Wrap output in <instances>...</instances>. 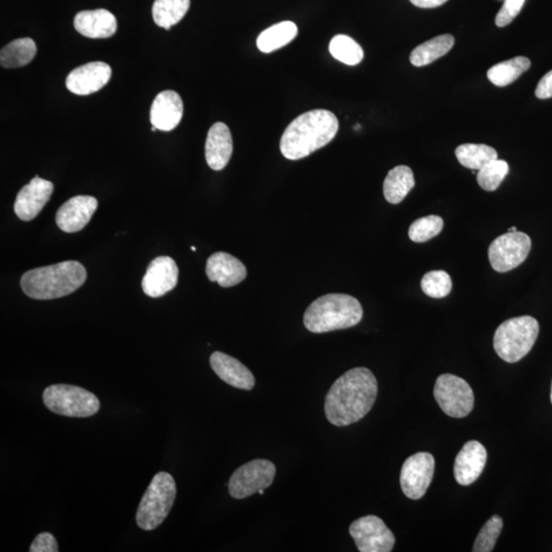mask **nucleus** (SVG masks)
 <instances>
[{
    "instance_id": "f3484780",
    "label": "nucleus",
    "mask_w": 552,
    "mask_h": 552,
    "mask_svg": "<svg viewBox=\"0 0 552 552\" xmlns=\"http://www.w3.org/2000/svg\"><path fill=\"white\" fill-rule=\"evenodd\" d=\"M487 462V450L480 442L469 441L457 454L454 464V477L462 486L479 479Z\"/></svg>"
},
{
    "instance_id": "4be33fe9",
    "label": "nucleus",
    "mask_w": 552,
    "mask_h": 552,
    "mask_svg": "<svg viewBox=\"0 0 552 552\" xmlns=\"http://www.w3.org/2000/svg\"><path fill=\"white\" fill-rule=\"evenodd\" d=\"M74 27L81 35L92 39L109 38L118 28L116 17L106 10L83 11L74 19Z\"/></svg>"
},
{
    "instance_id": "5701e85b",
    "label": "nucleus",
    "mask_w": 552,
    "mask_h": 552,
    "mask_svg": "<svg viewBox=\"0 0 552 552\" xmlns=\"http://www.w3.org/2000/svg\"><path fill=\"white\" fill-rule=\"evenodd\" d=\"M414 185L413 170L407 166H397L389 171L383 181V196L390 204H399L413 190Z\"/></svg>"
},
{
    "instance_id": "c85d7f7f",
    "label": "nucleus",
    "mask_w": 552,
    "mask_h": 552,
    "mask_svg": "<svg viewBox=\"0 0 552 552\" xmlns=\"http://www.w3.org/2000/svg\"><path fill=\"white\" fill-rule=\"evenodd\" d=\"M455 156L469 170H480L489 162L498 159V154L486 145L464 144L457 147Z\"/></svg>"
},
{
    "instance_id": "aec40b11",
    "label": "nucleus",
    "mask_w": 552,
    "mask_h": 552,
    "mask_svg": "<svg viewBox=\"0 0 552 552\" xmlns=\"http://www.w3.org/2000/svg\"><path fill=\"white\" fill-rule=\"evenodd\" d=\"M233 141L230 128L225 123H215L208 132L205 146L207 164L211 170H225L232 158Z\"/></svg>"
},
{
    "instance_id": "2f4dec72",
    "label": "nucleus",
    "mask_w": 552,
    "mask_h": 552,
    "mask_svg": "<svg viewBox=\"0 0 552 552\" xmlns=\"http://www.w3.org/2000/svg\"><path fill=\"white\" fill-rule=\"evenodd\" d=\"M422 292L429 297L441 299L447 297L453 288V280L446 272L434 271L423 275L421 282Z\"/></svg>"
},
{
    "instance_id": "ea45409f",
    "label": "nucleus",
    "mask_w": 552,
    "mask_h": 552,
    "mask_svg": "<svg viewBox=\"0 0 552 552\" xmlns=\"http://www.w3.org/2000/svg\"><path fill=\"white\" fill-rule=\"evenodd\" d=\"M509 232H517V227H511L510 230Z\"/></svg>"
},
{
    "instance_id": "cd10ccee",
    "label": "nucleus",
    "mask_w": 552,
    "mask_h": 552,
    "mask_svg": "<svg viewBox=\"0 0 552 552\" xmlns=\"http://www.w3.org/2000/svg\"><path fill=\"white\" fill-rule=\"evenodd\" d=\"M531 62L528 58L517 57L504 60L488 70V79L496 86L503 87L514 83L518 77L530 69Z\"/></svg>"
},
{
    "instance_id": "ddd939ff",
    "label": "nucleus",
    "mask_w": 552,
    "mask_h": 552,
    "mask_svg": "<svg viewBox=\"0 0 552 552\" xmlns=\"http://www.w3.org/2000/svg\"><path fill=\"white\" fill-rule=\"evenodd\" d=\"M178 281V267L175 261L161 256L154 259L147 266L144 276L143 286L144 293L149 297L159 298L177 287Z\"/></svg>"
},
{
    "instance_id": "4468645a",
    "label": "nucleus",
    "mask_w": 552,
    "mask_h": 552,
    "mask_svg": "<svg viewBox=\"0 0 552 552\" xmlns=\"http://www.w3.org/2000/svg\"><path fill=\"white\" fill-rule=\"evenodd\" d=\"M111 67L104 62H91L74 69L67 77L66 85L74 94L90 96L109 83Z\"/></svg>"
},
{
    "instance_id": "79ce46f5",
    "label": "nucleus",
    "mask_w": 552,
    "mask_h": 552,
    "mask_svg": "<svg viewBox=\"0 0 552 552\" xmlns=\"http://www.w3.org/2000/svg\"><path fill=\"white\" fill-rule=\"evenodd\" d=\"M192 250H193V251H197L196 247H192Z\"/></svg>"
},
{
    "instance_id": "412c9836",
    "label": "nucleus",
    "mask_w": 552,
    "mask_h": 552,
    "mask_svg": "<svg viewBox=\"0 0 552 552\" xmlns=\"http://www.w3.org/2000/svg\"><path fill=\"white\" fill-rule=\"evenodd\" d=\"M210 365L214 373L232 387L251 391L255 386L253 374L242 363L233 357L222 352H214L210 357Z\"/></svg>"
},
{
    "instance_id": "b1692460",
    "label": "nucleus",
    "mask_w": 552,
    "mask_h": 552,
    "mask_svg": "<svg viewBox=\"0 0 552 552\" xmlns=\"http://www.w3.org/2000/svg\"><path fill=\"white\" fill-rule=\"evenodd\" d=\"M37 53V46L31 38L13 40L0 51V65L5 69L21 68L32 62Z\"/></svg>"
},
{
    "instance_id": "9b49d317",
    "label": "nucleus",
    "mask_w": 552,
    "mask_h": 552,
    "mask_svg": "<svg viewBox=\"0 0 552 552\" xmlns=\"http://www.w3.org/2000/svg\"><path fill=\"white\" fill-rule=\"evenodd\" d=\"M360 552H390L395 545V536L382 518L367 516L351 524L349 529Z\"/></svg>"
},
{
    "instance_id": "dca6fc26",
    "label": "nucleus",
    "mask_w": 552,
    "mask_h": 552,
    "mask_svg": "<svg viewBox=\"0 0 552 552\" xmlns=\"http://www.w3.org/2000/svg\"><path fill=\"white\" fill-rule=\"evenodd\" d=\"M99 203L91 196H77L67 201L56 215L57 225L60 231L68 233H78L90 224Z\"/></svg>"
},
{
    "instance_id": "72a5a7b5",
    "label": "nucleus",
    "mask_w": 552,
    "mask_h": 552,
    "mask_svg": "<svg viewBox=\"0 0 552 552\" xmlns=\"http://www.w3.org/2000/svg\"><path fill=\"white\" fill-rule=\"evenodd\" d=\"M503 528V521L500 516H493L484 524L479 535L477 536L473 551L491 552L495 548V544Z\"/></svg>"
},
{
    "instance_id": "c756f323",
    "label": "nucleus",
    "mask_w": 552,
    "mask_h": 552,
    "mask_svg": "<svg viewBox=\"0 0 552 552\" xmlns=\"http://www.w3.org/2000/svg\"><path fill=\"white\" fill-rule=\"evenodd\" d=\"M329 52L340 62L349 66L359 65L365 52L354 39L347 35H335L329 43Z\"/></svg>"
},
{
    "instance_id": "a878e982",
    "label": "nucleus",
    "mask_w": 552,
    "mask_h": 552,
    "mask_svg": "<svg viewBox=\"0 0 552 552\" xmlns=\"http://www.w3.org/2000/svg\"><path fill=\"white\" fill-rule=\"evenodd\" d=\"M455 39L453 35H444L428 40L413 51L410 55V63L415 67H423L432 64L438 59L446 56L453 49Z\"/></svg>"
},
{
    "instance_id": "bb28decb",
    "label": "nucleus",
    "mask_w": 552,
    "mask_h": 552,
    "mask_svg": "<svg viewBox=\"0 0 552 552\" xmlns=\"http://www.w3.org/2000/svg\"><path fill=\"white\" fill-rule=\"evenodd\" d=\"M190 6L191 0H154V21L162 28L170 30L185 18Z\"/></svg>"
},
{
    "instance_id": "393cba45",
    "label": "nucleus",
    "mask_w": 552,
    "mask_h": 552,
    "mask_svg": "<svg viewBox=\"0 0 552 552\" xmlns=\"http://www.w3.org/2000/svg\"><path fill=\"white\" fill-rule=\"evenodd\" d=\"M297 35V25L291 21L281 22L262 32L257 39V46L262 52L271 53L292 43Z\"/></svg>"
},
{
    "instance_id": "f8f14e48",
    "label": "nucleus",
    "mask_w": 552,
    "mask_h": 552,
    "mask_svg": "<svg viewBox=\"0 0 552 552\" xmlns=\"http://www.w3.org/2000/svg\"><path fill=\"white\" fill-rule=\"evenodd\" d=\"M435 472L434 456L419 453L409 456L403 463L400 484L403 493L410 500L417 501L426 494Z\"/></svg>"
},
{
    "instance_id": "4c0bfd02",
    "label": "nucleus",
    "mask_w": 552,
    "mask_h": 552,
    "mask_svg": "<svg viewBox=\"0 0 552 552\" xmlns=\"http://www.w3.org/2000/svg\"><path fill=\"white\" fill-rule=\"evenodd\" d=\"M414 5L421 9H435L446 4L448 0H409Z\"/></svg>"
},
{
    "instance_id": "c9c22d12",
    "label": "nucleus",
    "mask_w": 552,
    "mask_h": 552,
    "mask_svg": "<svg viewBox=\"0 0 552 552\" xmlns=\"http://www.w3.org/2000/svg\"><path fill=\"white\" fill-rule=\"evenodd\" d=\"M59 547L56 538L49 532H43L36 536L32 542L30 552H58Z\"/></svg>"
},
{
    "instance_id": "39448f33",
    "label": "nucleus",
    "mask_w": 552,
    "mask_h": 552,
    "mask_svg": "<svg viewBox=\"0 0 552 552\" xmlns=\"http://www.w3.org/2000/svg\"><path fill=\"white\" fill-rule=\"evenodd\" d=\"M540 335V323L524 315L501 323L496 329L493 345L495 352L509 363L520 361L533 348Z\"/></svg>"
},
{
    "instance_id": "9d476101",
    "label": "nucleus",
    "mask_w": 552,
    "mask_h": 552,
    "mask_svg": "<svg viewBox=\"0 0 552 552\" xmlns=\"http://www.w3.org/2000/svg\"><path fill=\"white\" fill-rule=\"evenodd\" d=\"M275 474L273 462L266 460L252 461L235 470L228 483V490L235 500H244L258 493L261 489L271 487Z\"/></svg>"
},
{
    "instance_id": "f704fd0d",
    "label": "nucleus",
    "mask_w": 552,
    "mask_h": 552,
    "mask_svg": "<svg viewBox=\"0 0 552 552\" xmlns=\"http://www.w3.org/2000/svg\"><path fill=\"white\" fill-rule=\"evenodd\" d=\"M524 4V0H506L502 8L496 15V26L500 27V28H503V27L513 22L523 9Z\"/></svg>"
},
{
    "instance_id": "473e14b6",
    "label": "nucleus",
    "mask_w": 552,
    "mask_h": 552,
    "mask_svg": "<svg viewBox=\"0 0 552 552\" xmlns=\"http://www.w3.org/2000/svg\"><path fill=\"white\" fill-rule=\"evenodd\" d=\"M444 226L443 219L437 215L417 219L409 227V239L414 242H425L439 234Z\"/></svg>"
},
{
    "instance_id": "6e6552de",
    "label": "nucleus",
    "mask_w": 552,
    "mask_h": 552,
    "mask_svg": "<svg viewBox=\"0 0 552 552\" xmlns=\"http://www.w3.org/2000/svg\"><path fill=\"white\" fill-rule=\"evenodd\" d=\"M434 396L443 412L455 419L468 416L475 406L472 388L466 381L454 375H441L437 379Z\"/></svg>"
},
{
    "instance_id": "a19ab883",
    "label": "nucleus",
    "mask_w": 552,
    "mask_h": 552,
    "mask_svg": "<svg viewBox=\"0 0 552 552\" xmlns=\"http://www.w3.org/2000/svg\"><path fill=\"white\" fill-rule=\"evenodd\" d=\"M550 400H551V403H552V382H551V393H550Z\"/></svg>"
},
{
    "instance_id": "7ed1b4c3",
    "label": "nucleus",
    "mask_w": 552,
    "mask_h": 552,
    "mask_svg": "<svg viewBox=\"0 0 552 552\" xmlns=\"http://www.w3.org/2000/svg\"><path fill=\"white\" fill-rule=\"evenodd\" d=\"M86 278V269L78 261H65L26 272L21 279V287L32 299L52 300L77 291Z\"/></svg>"
},
{
    "instance_id": "f257e3e1",
    "label": "nucleus",
    "mask_w": 552,
    "mask_h": 552,
    "mask_svg": "<svg viewBox=\"0 0 552 552\" xmlns=\"http://www.w3.org/2000/svg\"><path fill=\"white\" fill-rule=\"evenodd\" d=\"M378 382L366 367H356L341 375L327 395V419L335 427L352 425L363 419L375 406Z\"/></svg>"
},
{
    "instance_id": "e433bc0d",
    "label": "nucleus",
    "mask_w": 552,
    "mask_h": 552,
    "mask_svg": "<svg viewBox=\"0 0 552 552\" xmlns=\"http://www.w3.org/2000/svg\"><path fill=\"white\" fill-rule=\"evenodd\" d=\"M535 94L540 99L552 98V70L540 81L536 87Z\"/></svg>"
},
{
    "instance_id": "0eeeda50",
    "label": "nucleus",
    "mask_w": 552,
    "mask_h": 552,
    "mask_svg": "<svg viewBox=\"0 0 552 552\" xmlns=\"http://www.w3.org/2000/svg\"><path fill=\"white\" fill-rule=\"evenodd\" d=\"M45 406L53 414L69 417H90L96 414L100 403L96 395L72 385H51L43 392Z\"/></svg>"
},
{
    "instance_id": "7c9ffc66",
    "label": "nucleus",
    "mask_w": 552,
    "mask_h": 552,
    "mask_svg": "<svg viewBox=\"0 0 552 552\" xmlns=\"http://www.w3.org/2000/svg\"><path fill=\"white\" fill-rule=\"evenodd\" d=\"M509 167L506 161L493 160L477 172V184L486 192H494L501 186L509 174Z\"/></svg>"
},
{
    "instance_id": "a211bd4d",
    "label": "nucleus",
    "mask_w": 552,
    "mask_h": 552,
    "mask_svg": "<svg viewBox=\"0 0 552 552\" xmlns=\"http://www.w3.org/2000/svg\"><path fill=\"white\" fill-rule=\"evenodd\" d=\"M206 273L211 281L217 282L224 288H231L241 284L246 279L247 269L233 255L217 252L209 257Z\"/></svg>"
},
{
    "instance_id": "1a4fd4ad",
    "label": "nucleus",
    "mask_w": 552,
    "mask_h": 552,
    "mask_svg": "<svg viewBox=\"0 0 552 552\" xmlns=\"http://www.w3.org/2000/svg\"><path fill=\"white\" fill-rule=\"evenodd\" d=\"M532 241L528 234L509 232L495 239L489 247L491 266L497 272H508L520 266L527 259Z\"/></svg>"
},
{
    "instance_id": "20e7f679",
    "label": "nucleus",
    "mask_w": 552,
    "mask_h": 552,
    "mask_svg": "<svg viewBox=\"0 0 552 552\" xmlns=\"http://www.w3.org/2000/svg\"><path fill=\"white\" fill-rule=\"evenodd\" d=\"M363 309L359 300L346 294H328L307 308L304 326L309 332L323 334L353 327L361 321Z\"/></svg>"
},
{
    "instance_id": "423d86ee",
    "label": "nucleus",
    "mask_w": 552,
    "mask_h": 552,
    "mask_svg": "<svg viewBox=\"0 0 552 552\" xmlns=\"http://www.w3.org/2000/svg\"><path fill=\"white\" fill-rule=\"evenodd\" d=\"M177 483L170 474L154 477L139 503L137 523L140 529L153 531L166 520L177 498Z\"/></svg>"
},
{
    "instance_id": "f03ea898",
    "label": "nucleus",
    "mask_w": 552,
    "mask_h": 552,
    "mask_svg": "<svg viewBox=\"0 0 552 552\" xmlns=\"http://www.w3.org/2000/svg\"><path fill=\"white\" fill-rule=\"evenodd\" d=\"M338 130V118L331 111L313 110L302 114L282 134V156L293 161L306 158L331 143Z\"/></svg>"
},
{
    "instance_id": "58836bf2",
    "label": "nucleus",
    "mask_w": 552,
    "mask_h": 552,
    "mask_svg": "<svg viewBox=\"0 0 552 552\" xmlns=\"http://www.w3.org/2000/svg\"><path fill=\"white\" fill-rule=\"evenodd\" d=\"M264 490H265V489H261V490H259V493H259L260 495H264Z\"/></svg>"
},
{
    "instance_id": "6ab92c4d",
    "label": "nucleus",
    "mask_w": 552,
    "mask_h": 552,
    "mask_svg": "<svg viewBox=\"0 0 552 552\" xmlns=\"http://www.w3.org/2000/svg\"><path fill=\"white\" fill-rule=\"evenodd\" d=\"M184 116V102L177 92H160L151 107V123L161 131H171Z\"/></svg>"
},
{
    "instance_id": "2eb2a0df",
    "label": "nucleus",
    "mask_w": 552,
    "mask_h": 552,
    "mask_svg": "<svg viewBox=\"0 0 552 552\" xmlns=\"http://www.w3.org/2000/svg\"><path fill=\"white\" fill-rule=\"evenodd\" d=\"M52 183L38 177L33 178L19 192L15 201V213L23 221H31L37 217L50 201L53 193Z\"/></svg>"
}]
</instances>
